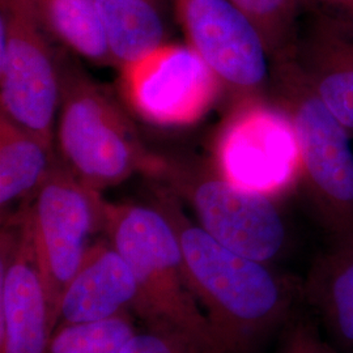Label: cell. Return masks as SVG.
Segmentation results:
<instances>
[{
  "label": "cell",
  "mask_w": 353,
  "mask_h": 353,
  "mask_svg": "<svg viewBox=\"0 0 353 353\" xmlns=\"http://www.w3.org/2000/svg\"><path fill=\"white\" fill-rule=\"evenodd\" d=\"M64 166L89 189L119 185L135 173L166 170L163 160L144 148L125 112L88 76L62 71V100L57 126Z\"/></svg>",
  "instance_id": "3"
},
{
  "label": "cell",
  "mask_w": 353,
  "mask_h": 353,
  "mask_svg": "<svg viewBox=\"0 0 353 353\" xmlns=\"http://www.w3.org/2000/svg\"><path fill=\"white\" fill-rule=\"evenodd\" d=\"M52 331L32 242L13 216L1 233L0 353H45Z\"/></svg>",
  "instance_id": "11"
},
{
  "label": "cell",
  "mask_w": 353,
  "mask_h": 353,
  "mask_svg": "<svg viewBox=\"0 0 353 353\" xmlns=\"http://www.w3.org/2000/svg\"><path fill=\"white\" fill-rule=\"evenodd\" d=\"M48 33L30 0H0L1 114L52 143L62 71Z\"/></svg>",
  "instance_id": "6"
},
{
  "label": "cell",
  "mask_w": 353,
  "mask_h": 353,
  "mask_svg": "<svg viewBox=\"0 0 353 353\" xmlns=\"http://www.w3.org/2000/svg\"><path fill=\"white\" fill-rule=\"evenodd\" d=\"M245 13L265 39L275 61L292 54L297 45L299 0H230Z\"/></svg>",
  "instance_id": "19"
},
{
  "label": "cell",
  "mask_w": 353,
  "mask_h": 353,
  "mask_svg": "<svg viewBox=\"0 0 353 353\" xmlns=\"http://www.w3.org/2000/svg\"><path fill=\"white\" fill-rule=\"evenodd\" d=\"M292 57L328 110L352 134L353 30L312 16Z\"/></svg>",
  "instance_id": "13"
},
{
  "label": "cell",
  "mask_w": 353,
  "mask_h": 353,
  "mask_svg": "<svg viewBox=\"0 0 353 353\" xmlns=\"http://www.w3.org/2000/svg\"><path fill=\"white\" fill-rule=\"evenodd\" d=\"M301 11L353 30V0H299Z\"/></svg>",
  "instance_id": "22"
},
{
  "label": "cell",
  "mask_w": 353,
  "mask_h": 353,
  "mask_svg": "<svg viewBox=\"0 0 353 353\" xmlns=\"http://www.w3.org/2000/svg\"><path fill=\"white\" fill-rule=\"evenodd\" d=\"M275 353H331L309 323L297 322L287 331Z\"/></svg>",
  "instance_id": "21"
},
{
  "label": "cell",
  "mask_w": 353,
  "mask_h": 353,
  "mask_svg": "<svg viewBox=\"0 0 353 353\" xmlns=\"http://www.w3.org/2000/svg\"><path fill=\"white\" fill-rule=\"evenodd\" d=\"M121 353H210L199 343L173 328L145 326L137 331Z\"/></svg>",
  "instance_id": "20"
},
{
  "label": "cell",
  "mask_w": 353,
  "mask_h": 353,
  "mask_svg": "<svg viewBox=\"0 0 353 353\" xmlns=\"http://www.w3.org/2000/svg\"><path fill=\"white\" fill-rule=\"evenodd\" d=\"M113 63H135L164 45L165 26L153 0H94Z\"/></svg>",
  "instance_id": "16"
},
{
  "label": "cell",
  "mask_w": 353,
  "mask_h": 353,
  "mask_svg": "<svg viewBox=\"0 0 353 353\" xmlns=\"http://www.w3.org/2000/svg\"><path fill=\"white\" fill-rule=\"evenodd\" d=\"M102 232L132 270L134 310L145 326L173 328L210 353H223L185 274L181 245L159 207L102 201Z\"/></svg>",
  "instance_id": "2"
},
{
  "label": "cell",
  "mask_w": 353,
  "mask_h": 353,
  "mask_svg": "<svg viewBox=\"0 0 353 353\" xmlns=\"http://www.w3.org/2000/svg\"><path fill=\"white\" fill-rule=\"evenodd\" d=\"M137 332L128 313L112 319L55 328L45 353H121Z\"/></svg>",
  "instance_id": "18"
},
{
  "label": "cell",
  "mask_w": 353,
  "mask_h": 353,
  "mask_svg": "<svg viewBox=\"0 0 353 353\" xmlns=\"http://www.w3.org/2000/svg\"><path fill=\"white\" fill-rule=\"evenodd\" d=\"M178 191L199 225L233 252L271 263L287 243V228L275 199L240 189L223 176L179 179Z\"/></svg>",
  "instance_id": "10"
},
{
  "label": "cell",
  "mask_w": 353,
  "mask_h": 353,
  "mask_svg": "<svg viewBox=\"0 0 353 353\" xmlns=\"http://www.w3.org/2000/svg\"><path fill=\"white\" fill-rule=\"evenodd\" d=\"M49 34L94 63H113L94 0H30Z\"/></svg>",
  "instance_id": "17"
},
{
  "label": "cell",
  "mask_w": 353,
  "mask_h": 353,
  "mask_svg": "<svg viewBox=\"0 0 353 353\" xmlns=\"http://www.w3.org/2000/svg\"><path fill=\"white\" fill-rule=\"evenodd\" d=\"M52 143L0 117V205L29 202L58 168ZM23 204V205H24ZM21 205V207H23Z\"/></svg>",
  "instance_id": "15"
},
{
  "label": "cell",
  "mask_w": 353,
  "mask_h": 353,
  "mask_svg": "<svg viewBox=\"0 0 353 353\" xmlns=\"http://www.w3.org/2000/svg\"><path fill=\"white\" fill-rule=\"evenodd\" d=\"M303 290L334 339L353 351V241L332 242L313 262Z\"/></svg>",
  "instance_id": "14"
},
{
  "label": "cell",
  "mask_w": 353,
  "mask_h": 353,
  "mask_svg": "<svg viewBox=\"0 0 353 353\" xmlns=\"http://www.w3.org/2000/svg\"><path fill=\"white\" fill-rule=\"evenodd\" d=\"M280 106L300 143L307 194L332 242L353 241V150L350 130L328 110L292 54L275 61Z\"/></svg>",
  "instance_id": "4"
},
{
  "label": "cell",
  "mask_w": 353,
  "mask_h": 353,
  "mask_svg": "<svg viewBox=\"0 0 353 353\" xmlns=\"http://www.w3.org/2000/svg\"><path fill=\"white\" fill-rule=\"evenodd\" d=\"M159 208L176 229L190 290L223 353H255L288 318L297 292L268 263L248 258L194 225L173 198Z\"/></svg>",
  "instance_id": "1"
},
{
  "label": "cell",
  "mask_w": 353,
  "mask_h": 353,
  "mask_svg": "<svg viewBox=\"0 0 353 353\" xmlns=\"http://www.w3.org/2000/svg\"><path fill=\"white\" fill-rule=\"evenodd\" d=\"M137 300L138 284L131 267L108 239L96 241L64 290L55 328L126 314L134 310Z\"/></svg>",
  "instance_id": "12"
},
{
  "label": "cell",
  "mask_w": 353,
  "mask_h": 353,
  "mask_svg": "<svg viewBox=\"0 0 353 353\" xmlns=\"http://www.w3.org/2000/svg\"><path fill=\"white\" fill-rule=\"evenodd\" d=\"M189 46L241 99L270 79L271 54L258 28L230 0H173Z\"/></svg>",
  "instance_id": "9"
},
{
  "label": "cell",
  "mask_w": 353,
  "mask_h": 353,
  "mask_svg": "<svg viewBox=\"0 0 353 353\" xmlns=\"http://www.w3.org/2000/svg\"><path fill=\"white\" fill-rule=\"evenodd\" d=\"M102 198L59 164L29 202L14 214L26 227L55 328L64 290L102 230Z\"/></svg>",
  "instance_id": "5"
},
{
  "label": "cell",
  "mask_w": 353,
  "mask_h": 353,
  "mask_svg": "<svg viewBox=\"0 0 353 353\" xmlns=\"http://www.w3.org/2000/svg\"><path fill=\"white\" fill-rule=\"evenodd\" d=\"M121 70L130 108L157 126L199 122L219 97L223 83L191 46L166 45Z\"/></svg>",
  "instance_id": "8"
},
{
  "label": "cell",
  "mask_w": 353,
  "mask_h": 353,
  "mask_svg": "<svg viewBox=\"0 0 353 353\" xmlns=\"http://www.w3.org/2000/svg\"><path fill=\"white\" fill-rule=\"evenodd\" d=\"M216 172L242 190L278 198L303 176L297 132L284 108L241 99L214 145Z\"/></svg>",
  "instance_id": "7"
}]
</instances>
